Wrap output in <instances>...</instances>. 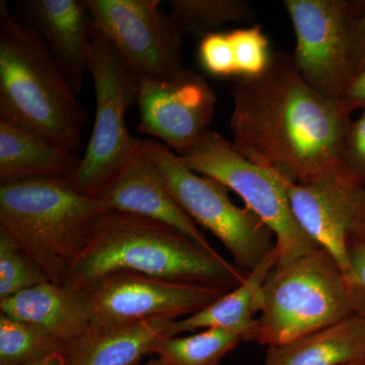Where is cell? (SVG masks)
I'll return each instance as SVG.
<instances>
[{
  "instance_id": "52a82bcc",
  "label": "cell",
  "mask_w": 365,
  "mask_h": 365,
  "mask_svg": "<svg viewBox=\"0 0 365 365\" xmlns=\"http://www.w3.org/2000/svg\"><path fill=\"white\" fill-rule=\"evenodd\" d=\"M177 155L189 170L212 178L241 196L246 207L275 235L280 255L278 263H287L319 248L295 218L288 195L292 180L248 160L234 144L210 129Z\"/></svg>"
},
{
  "instance_id": "e0dca14e",
  "label": "cell",
  "mask_w": 365,
  "mask_h": 365,
  "mask_svg": "<svg viewBox=\"0 0 365 365\" xmlns=\"http://www.w3.org/2000/svg\"><path fill=\"white\" fill-rule=\"evenodd\" d=\"M176 319L155 318L135 325L95 328L67 347L66 365H137L153 355L155 345L168 337Z\"/></svg>"
},
{
  "instance_id": "f1b7e54d",
  "label": "cell",
  "mask_w": 365,
  "mask_h": 365,
  "mask_svg": "<svg viewBox=\"0 0 365 365\" xmlns=\"http://www.w3.org/2000/svg\"><path fill=\"white\" fill-rule=\"evenodd\" d=\"M347 252L355 280L365 288V227L350 237Z\"/></svg>"
},
{
  "instance_id": "d6a6232c",
  "label": "cell",
  "mask_w": 365,
  "mask_h": 365,
  "mask_svg": "<svg viewBox=\"0 0 365 365\" xmlns=\"http://www.w3.org/2000/svg\"><path fill=\"white\" fill-rule=\"evenodd\" d=\"M143 365H165L163 364L162 360L158 359L157 356L151 357L150 359H148V361L145 362Z\"/></svg>"
},
{
  "instance_id": "ac0fdd59",
  "label": "cell",
  "mask_w": 365,
  "mask_h": 365,
  "mask_svg": "<svg viewBox=\"0 0 365 365\" xmlns=\"http://www.w3.org/2000/svg\"><path fill=\"white\" fill-rule=\"evenodd\" d=\"M81 158L18 125L0 119V185L71 177Z\"/></svg>"
},
{
  "instance_id": "44dd1931",
  "label": "cell",
  "mask_w": 365,
  "mask_h": 365,
  "mask_svg": "<svg viewBox=\"0 0 365 365\" xmlns=\"http://www.w3.org/2000/svg\"><path fill=\"white\" fill-rule=\"evenodd\" d=\"M242 341L247 334L241 331L206 329L187 337H163L153 355L165 365H220Z\"/></svg>"
},
{
  "instance_id": "9a60e30c",
  "label": "cell",
  "mask_w": 365,
  "mask_h": 365,
  "mask_svg": "<svg viewBox=\"0 0 365 365\" xmlns=\"http://www.w3.org/2000/svg\"><path fill=\"white\" fill-rule=\"evenodd\" d=\"M96 198L104 199L112 210L169 225L206 249L215 250L194 220L175 200L157 165L143 150V143Z\"/></svg>"
},
{
  "instance_id": "30bf717a",
  "label": "cell",
  "mask_w": 365,
  "mask_h": 365,
  "mask_svg": "<svg viewBox=\"0 0 365 365\" xmlns=\"http://www.w3.org/2000/svg\"><path fill=\"white\" fill-rule=\"evenodd\" d=\"M95 328L135 325L148 319L181 317L201 311L230 290L116 271L83 288Z\"/></svg>"
},
{
  "instance_id": "7a4b0ae2",
  "label": "cell",
  "mask_w": 365,
  "mask_h": 365,
  "mask_svg": "<svg viewBox=\"0 0 365 365\" xmlns=\"http://www.w3.org/2000/svg\"><path fill=\"white\" fill-rule=\"evenodd\" d=\"M116 271L227 290L240 287L248 275L169 225L109 210L98 217L91 244L66 285L83 289Z\"/></svg>"
},
{
  "instance_id": "d4e9b609",
  "label": "cell",
  "mask_w": 365,
  "mask_h": 365,
  "mask_svg": "<svg viewBox=\"0 0 365 365\" xmlns=\"http://www.w3.org/2000/svg\"><path fill=\"white\" fill-rule=\"evenodd\" d=\"M227 34L234 51L237 76L252 78L267 68L272 54L260 26L239 29Z\"/></svg>"
},
{
  "instance_id": "5bb4252c",
  "label": "cell",
  "mask_w": 365,
  "mask_h": 365,
  "mask_svg": "<svg viewBox=\"0 0 365 365\" xmlns=\"http://www.w3.org/2000/svg\"><path fill=\"white\" fill-rule=\"evenodd\" d=\"M24 23L45 43L76 93L90 73L93 23L85 0H26L16 2Z\"/></svg>"
},
{
  "instance_id": "f546056e",
  "label": "cell",
  "mask_w": 365,
  "mask_h": 365,
  "mask_svg": "<svg viewBox=\"0 0 365 365\" xmlns=\"http://www.w3.org/2000/svg\"><path fill=\"white\" fill-rule=\"evenodd\" d=\"M340 101L350 113L360 108L365 109V68L350 78Z\"/></svg>"
},
{
  "instance_id": "3957f363",
  "label": "cell",
  "mask_w": 365,
  "mask_h": 365,
  "mask_svg": "<svg viewBox=\"0 0 365 365\" xmlns=\"http://www.w3.org/2000/svg\"><path fill=\"white\" fill-rule=\"evenodd\" d=\"M45 43L0 2V119L78 153L88 113Z\"/></svg>"
},
{
  "instance_id": "4fadbf2b",
  "label": "cell",
  "mask_w": 365,
  "mask_h": 365,
  "mask_svg": "<svg viewBox=\"0 0 365 365\" xmlns=\"http://www.w3.org/2000/svg\"><path fill=\"white\" fill-rule=\"evenodd\" d=\"M137 105L138 130L160 139L178 155L208 130L216 95L203 76L182 68L168 81L141 78Z\"/></svg>"
},
{
  "instance_id": "ffe728a7",
  "label": "cell",
  "mask_w": 365,
  "mask_h": 365,
  "mask_svg": "<svg viewBox=\"0 0 365 365\" xmlns=\"http://www.w3.org/2000/svg\"><path fill=\"white\" fill-rule=\"evenodd\" d=\"M360 364H365V319L354 314L287 344L268 347L264 365Z\"/></svg>"
},
{
  "instance_id": "4316f807",
  "label": "cell",
  "mask_w": 365,
  "mask_h": 365,
  "mask_svg": "<svg viewBox=\"0 0 365 365\" xmlns=\"http://www.w3.org/2000/svg\"><path fill=\"white\" fill-rule=\"evenodd\" d=\"M342 165L365 182V109L359 119L350 125L343 146Z\"/></svg>"
},
{
  "instance_id": "83f0119b",
  "label": "cell",
  "mask_w": 365,
  "mask_h": 365,
  "mask_svg": "<svg viewBox=\"0 0 365 365\" xmlns=\"http://www.w3.org/2000/svg\"><path fill=\"white\" fill-rule=\"evenodd\" d=\"M349 58L353 76L365 68V9L353 20L350 28Z\"/></svg>"
},
{
  "instance_id": "7c38bea8",
  "label": "cell",
  "mask_w": 365,
  "mask_h": 365,
  "mask_svg": "<svg viewBox=\"0 0 365 365\" xmlns=\"http://www.w3.org/2000/svg\"><path fill=\"white\" fill-rule=\"evenodd\" d=\"M297 222L335 260L348 281L357 284L347 245L365 227V182L344 167L304 182H288Z\"/></svg>"
},
{
  "instance_id": "2e32d148",
  "label": "cell",
  "mask_w": 365,
  "mask_h": 365,
  "mask_svg": "<svg viewBox=\"0 0 365 365\" xmlns=\"http://www.w3.org/2000/svg\"><path fill=\"white\" fill-rule=\"evenodd\" d=\"M0 311L58 341L66 349L90 330V300L85 290L46 281L0 302Z\"/></svg>"
},
{
  "instance_id": "8992f818",
  "label": "cell",
  "mask_w": 365,
  "mask_h": 365,
  "mask_svg": "<svg viewBox=\"0 0 365 365\" xmlns=\"http://www.w3.org/2000/svg\"><path fill=\"white\" fill-rule=\"evenodd\" d=\"M90 73L96 96L90 141L76 172L58 182L83 195L96 197L143 143L132 135L126 125V113L137 104L143 78L110 41L93 30Z\"/></svg>"
},
{
  "instance_id": "7402d4cb",
  "label": "cell",
  "mask_w": 365,
  "mask_h": 365,
  "mask_svg": "<svg viewBox=\"0 0 365 365\" xmlns=\"http://www.w3.org/2000/svg\"><path fill=\"white\" fill-rule=\"evenodd\" d=\"M174 21L184 35L205 37L228 23H245L253 18V9L242 0H172Z\"/></svg>"
},
{
  "instance_id": "d6986e66",
  "label": "cell",
  "mask_w": 365,
  "mask_h": 365,
  "mask_svg": "<svg viewBox=\"0 0 365 365\" xmlns=\"http://www.w3.org/2000/svg\"><path fill=\"white\" fill-rule=\"evenodd\" d=\"M277 247L253 269L240 287L227 292L210 306L170 324L168 337L206 329H225L247 334V341L256 324L255 314L261 313L263 287L269 274L279 262Z\"/></svg>"
},
{
  "instance_id": "1f68e13d",
  "label": "cell",
  "mask_w": 365,
  "mask_h": 365,
  "mask_svg": "<svg viewBox=\"0 0 365 365\" xmlns=\"http://www.w3.org/2000/svg\"><path fill=\"white\" fill-rule=\"evenodd\" d=\"M24 365H66V357L63 353H54V354L48 355L44 359Z\"/></svg>"
},
{
  "instance_id": "ba28073f",
  "label": "cell",
  "mask_w": 365,
  "mask_h": 365,
  "mask_svg": "<svg viewBox=\"0 0 365 365\" xmlns=\"http://www.w3.org/2000/svg\"><path fill=\"white\" fill-rule=\"evenodd\" d=\"M143 148L177 203L225 245L237 267L249 272L273 251L276 241L270 228L251 209L235 205L225 185L189 170L158 141L143 140Z\"/></svg>"
},
{
  "instance_id": "603a6c76",
  "label": "cell",
  "mask_w": 365,
  "mask_h": 365,
  "mask_svg": "<svg viewBox=\"0 0 365 365\" xmlns=\"http://www.w3.org/2000/svg\"><path fill=\"white\" fill-rule=\"evenodd\" d=\"M66 347L32 325L0 314V365H24Z\"/></svg>"
},
{
  "instance_id": "484cf974",
  "label": "cell",
  "mask_w": 365,
  "mask_h": 365,
  "mask_svg": "<svg viewBox=\"0 0 365 365\" xmlns=\"http://www.w3.org/2000/svg\"><path fill=\"white\" fill-rule=\"evenodd\" d=\"M199 59L212 76L227 78L237 76L234 51L227 33H211L201 39Z\"/></svg>"
},
{
  "instance_id": "4dcf8cb0",
  "label": "cell",
  "mask_w": 365,
  "mask_h": 365,
  "mask_svg": "<svg viewBox=\"0 0 365 365\" xmlns=\"http://www.w3.org/2000/svg\"><path fill=\"white\" fill-rule=\"evenodd\" d=\"M354 292L355 314H359L365 319V288L361 285L355 284Z\"/></svg>"
},
{
  "instance_id": "836d02e7",
  "label": "cell",
  "mask_w": 365,
  "mask_h": 365,
  "mask_svg": "<svg viewBox=\"0 0 365 365\" xmlns=\"http://www.w3.org/2000/svg\"><path fill=\"white\" fill-rule=\"evenodd\" d=\"M351 365H365V364H351Z\"/></svg>"
},
{
  "instance_id": "6da1fadb",
  "label": "cell",
  "mask_w": 365,
  "mask_h": 365,
  "mask_svg": "<svg viewBox=\"0 0 365 365\" xmlns=\"http://www.w3.org/2000/svg\"><path fill=\"white\" fill-rule=\"evenodd\" d=\"M232 97V144L248 160L294 182L342 167L351 113L309 86L292 56L272 54L261 74L237 79Z\"/></svg>"
},
{
  "instance_id": "8fae6325",
  "label": "cell",
  "mask_w": 365,
  "mask_h": 365,
  "mask_svg": "<svg viewBox=\"0 0 365 365\" xmlns=\"http://www.w3.org/2000/svg\"><path fill=\"white\" fill-rule=\"evenodd\" d=\"M295 33V66L314 90L340 101L352 78L350 28L364 2L285 0Z\"/></svg>"
},
{
  "instance_id": "cb8c5ba5",
  "label": "cell",
  "mask_w": 365,
  "mask_h": 365,
  "mask_svg": "<svg viewBox=\"0 0 365 365\" xmlns=\"http://www.w3.org/2000/svg\"><path fill=\"white\" fill-rule=\"evenodd\" d=\"M46 281L39 266L0 227V302Z\"/></svg>"
},
{
  "instance_id": "9c48e42d",
  "label": "cell",
  "mask_w": 365,
  "mask_h": 365,
  "mask_svg": "<svg viewBox=\"0 0 365 365\" xmlns=\"http://www.w3.org/2000/svg\"><path fill=\"white\" fill-rule=\"evenodd\" d=\"M93 30L141 76L168 81L182 69V34L160 0H85Z\"/></svg>"
},
{
  "instance_id": "5b68a950",
  "label": "cell",
  "mask_w": 365,
  "mask_h": 365,
  "mask_svg": "<svg viewBox=\"0 0 365 365\" xmlns=\"http://www.w3.org/2000/svg\"><path fill=\"white\" fill-rule=\"evenodd\" d=\"M354 284L325 250L278 263L263 287L260 317L249 341L287 344L355 314Z\"/></svg>"
},
{
  "instance_id": "277c9868",
  "label": "cell",
  "mask_w": 365,
  "mask_h": 365,
  "mask_svg": "<svg viewBox=\"0 0 365 365\" xmlns=\"http://www.w3.org/2000/svg\"><path fill=\"white\" fill-rule=\"evenodd\" d=\"M109 210L104 199L58 181L0 185V227L56 284H66L91 244L98 217Z\"/></svg>"
}]
</instances>
